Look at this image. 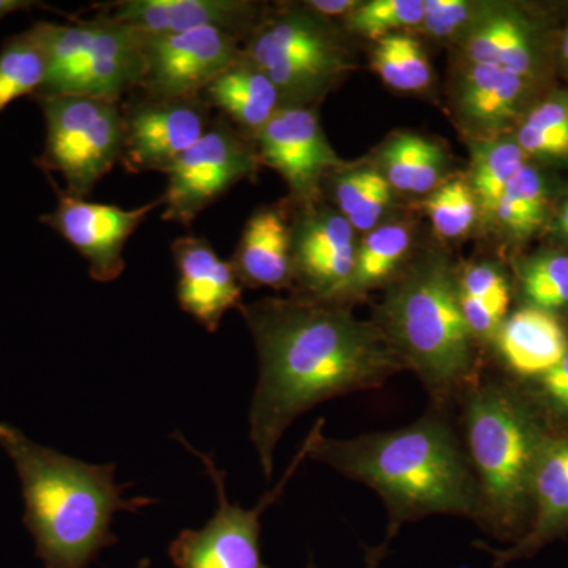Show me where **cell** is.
<instances>
[{
  "label": "cell",
  "mask_w": 568,
  "mask_h": 568,
  "mask_svg": "<svg viewBox=\"0 0 568 568\" xmlns=\"http://www.w3.org/2000/svg\"><path fill=\"white\" fill-rule=\"evenodd\" d=\"M239 310L260 355L250 437L267 480L276 446L295 418L336 396L376 390L407 369L379 325L338 306L294 297Z\"/></svg>",
  "instance_id": "6da1fadb"
},
{
  "label": "cell",
  "mask_w": 568,
  "mask_h": 568,
  "mask_svg": "<svg viewBox=\"0 0 568 568\" xmlns=\"http://www.w3.org/2000/svg\"><path fill=\"white\" fill-rule=\"evenodd\" d=\"M323 429L320 418L310 432L308 458L375 489L386 504L390 536L429 515L480 518L473 467L443 414L353 439H332Z\"/></svg>",
  "instance_id": "7a4b0ae2"
},
{
  "label": "cell",
  "mask_w": 568,
  "mask_h": 568,
  "mask_svg": "<svg viewBox=\"0 0 568 568\" xmlns=\"http://www.w3.org/2000/svg\"><path fill=\"white\" fill-rule=\"evenodd\" d=\"M0 447L21 480L26 528L44 568H88L104 548L118 544L111 526L118 511L151 506L115 484V465H89L40 446L14 426L0 424Z\"/></svg>",
  "instance_id": "3957f363"
},
{
  "label": "cell",
  "mask_w": 568,
  "mask_h": 568,
  "mask_svg": "<svg viewBox=\"0 0 568 568\" xmlns=\"http://www.w3.org/2000/svg\"><path fill=\"white\" fill-rule=\"evenodd\" d=\"M465 428L480 497L478 521L517 541L529 528L534 480L556 428L537 399L503 384L467 392Z\"/></svg>",
  "instance_id": "277c9868"
},
{
  "label": "cell",
  "mask_w": 568,
  "mask_h": 568,
  "mask_svg": "<svg viewBox=\"0 0 568 568\" xmlns=\"http://www.w3.org/2000/svg\"><path fill=\"white\" fill-rule=\"evenodd\" d=\"M379 327L436 402L477 386L474 335L463 316L459 284L444 261H426L396 284Z\"/></svg>",
  "instance_id": "5b68a950"
},
{
  "label": "cell",
  "mask_w": 568,
  "mask_h": 568,
  "mask_svg": "<svg viewBox=\"0 0 568 568\" xmlns=\"http://www.w3.org/2000/svg\"><path fill=\"white\" fill-rule=\"evenodd\" d=\"M31 29L47 55V78L36 97H91L119 103L140 88L144 58L140 37L129 26L93 17L71 24L39 21Z\"/></svg>",
  "instance_id": "8992f818"
},
{
  "label": "cell",
  "mask_w": 568,
  "mask_h": 568,
  "mask_svg": "<svg viewBox=\"0 0 568 568\" xmlns=\"http://www.w3.org/2000/svg\"><path fill=\"white\" fill-rule=\"evenodd\" d=\"M43 112L47 136L36 159L44 174L59 173L65 192L85 197L121 162L125 123L122 108L91 97H33Z\"/></svg>",
  "instance_id": "52a82bcc"
},
{
  "label": "cell",
  "mask_w": 568,
  "mask_h": 568,
  "mask_svg": "<svg viewBox=\"0 0 568 568\" xmlns=\"http://www.w3.org/2000/svg\"><path fill=\"white\" fill-rule=\"evenodd\" d=\"M323 20L306 7H291L257 22L242 48L246 61L274 82L284 106H305L345 70Z\"/></svg>",
  "instance_id": "ba28073f"
},
{
  "label": "cell",
  "mask_w": 568,
  "mask_h": 568,
  "mask_svg": "<svg viewBox=\"0 0 568 568\" xmlns=\"http://www.w3.org/2000/svg\"><path fill=\"white\" fill-rule=\"evenodd\" d=\"M179 443L189 448L204 463L215 485L219 508L203 529H185L170 545V558L178 568H268L261 558V517L268 507L278 503L284 487L293 478L298 466L308 458L312 437L306 436L304 446L295 455L290 469L274 489L261 497L253 508L231 504L226 493V474L219 469L211 455L196 450L175 433Z\"/></svg>",
  "instance_id": "9c48e42d"
},
{
  "label": "cell",
  "mask_w": 568,
  "mask_h": 568,
  "mask_svg": "<svg viewBox=\"0 0 568 568\" xmlns=\"http://www.w3.org/2000/svg\"><path fill=\"white\" fill-rule=\"evenodd\" d=\"M256 148L220 115L207 132L166 171L164 222L189 227L201 212L257 171Z\"/></svg>",
  "instance_id": "30bf717a"
},
{
  "label": "cell",
  "mask_w": 568,
  "mask_h": 568,
  "mask_svg": "<svg viewBox=\"0 0 568 568\" xmlns=\"http://www.w3.org/2000/svg\"><path fill=\"white\" fill-rule=\"evenodd\" d=\"M140 37L144 74L138 91L152 99H193L241 55V37L207 28Z\"/></svg>",
  "instance_id": "8fae6325"
},
{
  "label": "cell",
  "mask_w": 568,
  "mask_h": 568,
  "mask_svg": "<svg viewBox=\"0 0 568 568\" xmlns=\"http://www.w3.org/2000/svg\"><path fill=\"white\" fill-rule=\"evenodd\" d=\"M121 108L125 123L121 162L132 174L166 173L213 121L212 110L201 95L152 99L140 93Z\"/></svg>",
  "instance_id": "7c38bea8"
},
{
  "label": "cell",
  "mask_w": 568,
  "mask_h": 568,
  "mask_svg": "<svg viewBox=\"0 0 568 568\" xmlns=\"http://www.w3.org/2000/svg\"><path fill=\"white\" fill-rule=\"evenodd\" d=\"M50 179L58 204L54 211L41 216L40 222L65 239L88 261L89 275L99 283H111L125 271L123 248L145 216L162 207V196L141 207L122 209L119 205L92 203L73 196Z\"/></svg>",
  "instance_id": "4fadbf2b"
},
{
  "label": "cell",
  "mask_w": 568,
  "mask_h": 568,
  "mask_svg": "<svg viewBox=\"0 0 568 568\" xmlns=\"http://www.w3.org/2000/svg\"><path fill=\"white\" fill-rule=\"evenodd\" d=\"M253 141L260 163L274 168L302 204H312L325 173L339 166L316 112L306 106H283Z\"/></svg>",
  "instance_id": "5bb4252c"
},
{
  "label": "cell",
  "mask_w": 568,
  "mask_h": 568,
  "mask_svg": "<svg viewBox=\"0 0 568 568\" xmlns=\"http://www.w3.org/2000/svg\"><path fill=\"white\" fill-rule=\"evenodd\" d=\"M95 17L144 33H181L216 28L237 37L256 28L257 9L242 0H119L93 7Z\"/></svg>",
  "instance_id": "9a60e30c"
},
{
  "label": "cell",
  "mask_w": 568,
  "mask_h": 568,
  "mask_svg": "<svg viewBox=\"0 0 568 568\" xmlns=\"http://www.w3.org/2000/svg\"><path fill=\"white\" fill-rule=\"evenodd\" d=\"M178 267V302L186 315L215 334L230 310L241 308L242 286L230 261L216 254L207 239L183 235L171 246Z\"/></svg>",
  "instance_id": "2e32d148"
},
{
  "label": "cell",
  "mask_w": 568,
  "mask_h": 568,
  "mask_svg": "<svg viewBox=\"0 0 568 568\" xmlns=\"http://www.w3.org/2000/svg\"><path fill=\"white\" fill-rule=\"evenodd\" d=\"M568 532V428L556 429L549 437L532 491V517L529 528L511 547L485 549L495 558V568H506L515 560L529 559L551 541Z\"/></svg>",
  "instance_id": "e0dca14e"
},
{
  "label": "cell",
  "mask_w": 568,
  "mask_h": 568,
  "mask_svg": "<svg viewBox=\"0 0 568 568\" xmlns=\"http://www.w3.org/2000/svg\"><path fill=\"white\" fill-rule=\"evenodd\" d=\"M242 286L283 290L294 280L293 227L280 207H263L250 216L231 257Z\"/></svg>",
  "instance_id": "ac0fdd59"
},
{
  "label": "cell",
  "mask_w": 568,
  "mask_h": 568,
  "mask_svg": "<svg viewBox=\"0 0 568 568\" xmlns=\"http://www.w3.org/2000/svg\"><path fill=\"white\" fill-rule=\"evenodd\" d=\"M201 99L252 138L284 106L282 93L271 78L246 61L242 52L201 92Z\"/></svg>",
  "instance_id": "d6986e66"
},
{
  "label": "cell",
  "mask_w": 568,
  "mask_h": 568,
  "mask_svg": "<svg viewBox=\"0 0 568 568\" xmlns=\"http://www.w3.org/2000/svg\"><path fill=\"white\" fill-rule=\"evenodd\" d=\"M497 346L508 368L526 379H538L555 368L568 351L566 331L545 310L529 306L500 324Z\"/></svg>",
  "instance_id": "ffe728a7"
},
{
  "label": "cell",
  "mask_w": 568,
  "mask_h": 568,
  "mask_svg": "<svg viewBox=\"0 0 568 568\" xmlns=\"http://www.w3.org/2000/svg\"><path fill=\"white\" fill-rule=\"evenodd\" d=\"M525 91V78L493 65L473 63L463 85V110L474 121L499 125L514 115Z\"/></svg>",
  "instance_id": "44dd1931"
},
{
  "label": "cell",
  "mask_w": 568,
  "mask_h": 568,
  "mask_svg": "<svg viewBox=\"0 0 568 568\" xmlns=\"http://www.w3.org/2000/svg\"><path fill=\"white\" fill-rule=\"evenodd\" d=\"M444 162L443 149L435 142L418 134H398L384 148V179L399 192L428 193L439 181Z\"/></svg>",
  "instance_id": "7402d4cb"
},
{
  "label": "cell",
  "mask_w": 568,
  "mask_h": 568,
  "mask_svg": "<svg viewBox=\"0 0 568 568\" xmlns=\"http://www.w3.org/2000/svg\"><path fill=\"white\" fill-rule=\"evenodd\" d=\"M467 52L473 63H493L523 78L532 69L528 32L507 14H497L478 26L467 40Z\"/></svg>",
  "instance_id": "603a6c76"
},
{
  "label": "cell",
  "mask_w": 568,
  "mask_h": 568,
  "mask_svg": "<svg viewBox=\"0 0 568 568\" xmlns=\"http://www.w3.org/2000/svg\"><path fill=\"white\" fill-rule=\"evenodd\" d=\"M47 78V55L32 29L11 36L0 48V115L22 97H36Z\"/></svg>",
  "instance_id": "cb8c5ba5"
},
{
  "label": "cell",
  "mask_w": 568,
  "mask_h": 568,
  "mask_svg": "<svg viewBox=\"0 0 568 568\" xmlns=\"http://www.w3.org/2000/svg\"><path fill=\"white\" fill-rule=\"evenodd\" d=\"M410 233L405 224L375 227L355 254L353 276L343 295L365 293L386 280L409 250Z\"/></svg>",
  "instance_id": "d4e9b609"
},
{
  "label": "cell",
  "mask_w": 568,
  "mask_h": 568,
  "mask_svg": "<svg viewBox=\"0 0 568 568\" xmlns=\"http://www.w3.org/2000/svg\"><path fill=\"white\" fill-rule=\"evenodd\" d=\"M518 142L495 141L480 145L474 156L473 192L485 211L495 212L508 183L525 166Z\"/></svg>",
  "instance_id": "484cf974"
},
{
  "label": "cell",
  "mask_w": 568,
  "mask_h": 568,
  "mask_svg": "<svg viewBox=\"0 0 568 568\" xmlns=\"http://www.w3.org/2000/svg\"><path fill=\"white\" fill-rule=\"evenodd\" d=\"M544 182L534 168L525 164L500 196L495 209L496 216L514 233L529 234L544 220Z\"/></svg>",
  "instance_id": "4316f807"
},
{
  "label": "cell",
  "mask_w": 568,
  "mask_h": 568,
  "mask_svg": "<svg viewBox=\"0 0 568 568\" xmlns=\"http://www.w3.org/2000/svg\"><path fill=\"white\" fill-rule=\"evenodd\" d=\"M424 9L422 0H373L358 6L347 17V26L355 33L379 41L399 29L422 24Z\"/></svg>",
  "instance_id": "83f0119b"
},
{
  "label": "cell",
  "mask_w": 568,
  "mask_h": 568,
  "mask_svg": "<svg viewBox=\"0 0 568 568\" xmlns=\"http://www.w3.org/2000/svg\"><path fill=\"white\" fill-rule=\"evenodd\" d=\"M424 207L437 234L443 237L457 239L466 234L476 222V194L459 179L439 186L425 201Z\"/></svg>",
  "instance_id": "f1b7e54d"
},
{
  "label": "cell",
  "mask_w": 568,
  "mask_h": 568,
  "mask_svg": "<svg viewBox=\"0 0 568 568\" xmlns=\"http://www.w3.org/2000/svg\"><path fill=\"white\" fill-rule=\"evenodd\" d=\"M526 297L536 308L551 313L568 306V256L545 254L523 272Z\"/></svg>",
  "instance_id": "f546056e"
},
{
  "label": "cell",
  "mask_w": 568,
  "mask_h": 568,
  "mask_svg": "<svg viewBox=\"0 0 568 568\" xmlns=\"http://www.w3.org/2000/svg\"><path fill=\"white\" fill-rule=\"evenodd\" d=\"M537 403L551 425L568 428V351L555 368L537 379Z\"/></svg>",
  "instance_id": "4dcf8cb0"
},
{
  "label": "cell",
  "mask_w": 568,
  "mask_h": 568,
  "mask_svg": "<svg viewBox=\"0 0 568 568\" xmlns=\"http://www.w3.org/2000/svg\"><path fill=\"white\" fill-rule=\"evenodd\" d=\"M470 10L465 0H426L422 24L429 36L446 39L469 20Z\"/></svg>",
  "instance_id": "1f68e13d"
},
{
  "label": "cell",
  "mask_w": 568,
  "mask_h": 568,
  "mask_svg": "<svg viewBox=\"0 0 568 568\" xmlns=\"http://www.w3.org/2000/svg\"><path fill=\"white\" fill-rule=\"evenodd\" d=\"M462 301L463 316H465L469 331L474 338L497 334L504 316L507 315L510 297L493 298V301H477L459 295Z\"/></svg>",
  "instance_id": "d6a6232c"
},
{
  "label": "cell",
  "mask_w": 568,
  "mask_h": 568,
  "mask_svg": "<svg viewBox=\"0 0 568 568\" xmlns=\"http://www.w3.org/2000/svg\"><path fill=\"white\" fill-rule=\"evenodd\" d=\"M388 39L392 41L396 58H398L399 65L405 71L413 91H422V89L428 88L429 82H432V67H429L420 43L414 40L413 37L402 36V33H392Z\"/></svg>",
  "instance_id": "836d02e7"
},
{
  "label": "cell",
  "mask_w": 568,
  "mask_h": 568,
  "mask_svg": "<svg viewBox=\"0 0 568 568\" xmlns=\"http://www.w3.org/2000/svg\"><path fill=\"white\" fill-rule=\"evenodd\" d=\"M459 295L477 298V301L510 297L506 278L488 264H478L467 268L459 282Z\"/></svg>",
  "instance_id": "e575fe53"
},
{
  "label": "cell",
  "mask_w": 568,
  "mask_h": 568,
  "mask_svg": "<svg viewBox=\"0 0 568 568\" xmlns=\"http://www.w3.org/2000/svg\"><path fill=\"white\" fill-rule=\"evenodd\" d=\"M525 153L541 156H568V129H540L525 122L518 133Z\"/></svg>",
  "instance_id": "d590c367"
},
{
  "label": "cell",
  "mask_w": 568,
  "mask_h": 568,
  "mask_svg": "<svg viewBox=\"0 0 568 568\" xmlns=\"http://www.w3.org/2000/svg\"><path fill=\"white\" fill-rule=\"evenodd\" d=\"M381 178L383 174L373 170L354 171L339 178L336 183L335 200L345 219H349L357 211L358 205L364 203L365 197Z\"/></svg>",
  "instance_id": "8d00e7d4"
},
{
  "label": "cell",
  "mask_w": 568,
  "mask_h": 568,
  "mask_svg": "<svg viewBox=\"0 0 568 568\" xmlns=\"http://www.w3.org/2000/svg\"><path fill=\"white\" fill-rule=\"evenodd\" d=\"M392 200V186L383 178L373 186L372 192L365 197L364 203L358 205L357 211L346 219L354 230L373 231L384 215Z\"/></svg>",
  "instance_id": "74e56055"
},
{
  "label": "cell",
  "mask_w": 568,
  "mask_h": 568,
  "mask_svg": "<svg viewBox=\"0 0 568 568\" xmlns=\"http://www.w3.org/2000/svg\"><path fill=\"white\" fill-rule=\"evenodd\" d=\"M372 65L376 73L379 74L383 81L390 85V88L396 89V91H413L405 71H403L402 65H399L398 58H396V52L388 37L377 41L372 55Z\"/></svg>",
  "instance_id": "f35d334b"
},
{
  "label": "cell",
  "mask_w": 568,
  "mask_h": 568,
  "mask_svg": "<svg viewBox=\"0 0 568 568\" xmlns=\"http://www.w3.org/2000/svg\"><path fill=\"white\" fill-rule=\"evenodd\" d=\"M526 123L540 129H568V99H552L530 112Z\"/></svg>",
  "instance_id": "ab89813d"
},
{
  "label": "cell",
  "mask_w": 568,
  "mask_h": 568,
  "mask_svg": "<svg viewBox=\"0 0 568 568\" xmlns=\"http://www.w3.org/2000/svg\"><path fill=\"white\" fill-rule=\"evenodd\" d=\"M306 9L312 10L317 17H349L358 3L353 0H312L305 3Z\"/></svg>",
  "instance_id": "60d3db41"
},
{
  "label": "cell",
  "mask_w": 568,
  "mask_h": 568,
  "mask_svg": "<svg viewBox=\"0 0 568 568\" xmlns=\"http://www.w3.org/2000/svg\"><path fill=\"white\" fill-rule=\"evenodd\" d=\"M394 537L395 536L387 534L386 540H384L383 544L377 545V547L365 548V568L381 567V564H383L384 558L387 556L388 545H390V541L394 540Z\"/></svg>",
  "instance_id": "b9f144b4"
},
{
  "label": "cell",
  "mask_w": 568,
  "mask_h": 568,
  "mask_svg": "<svg viewBox=\"0 0 568 568\" xmlns=\"http://www.w3.org/2000/svg\"><path fill=\"white\" fill-rule=\"evenodd\" d=\"M39 3L33 0H0V20L10 17V14L18 13V11H29Z\"/></svg>",
  "instance_id": "7bdbcfd3"
},
{
  "label": "cell",
  "mask_w": 568,
  "mask_h": 568,
  "mask_svg": "<svg viewBox=\"0 0 568 568\" xmlns=\"http://www.w3.org/2000/svg\"><path fill=\"white\" fill-rule=\"evenodd\" d=\"M560 231L568 237V201L564 205L562 215H560Z\"/></svg>",
  "instance_id": "ee69618b"
},
{
  "label": "cell",
  "mask_w": 568,
  "mask_h": 568,
  "mask_svg": "<svg viewBox=\"0 0 568 568\" xmlns=\"http://www.w3.org/2000/svg\"><path fill=\"white\" fill-rule=\"evenodd\" d=\"M562 54H564V59H566V61L568 63V29H567L566 36H564Z\"/></svg>",
  "instance_id": "f6af8a7d"
},
{
  "label": "cell",
  "mask_w": 568,
  "mask_h": 568,
  "mask_svg": "<svg viewBox=\"0 0 568 568\" xmlns=\"http://www.w3.org/2000/svg\"><path fill=\"white\" fill-rule=\"evenodd\" d=\"M134 568H151V560L141 559L140 562H138V566Z\"/></svg>",
  "instance_id": "bcb514c9"
}]
</instances>
